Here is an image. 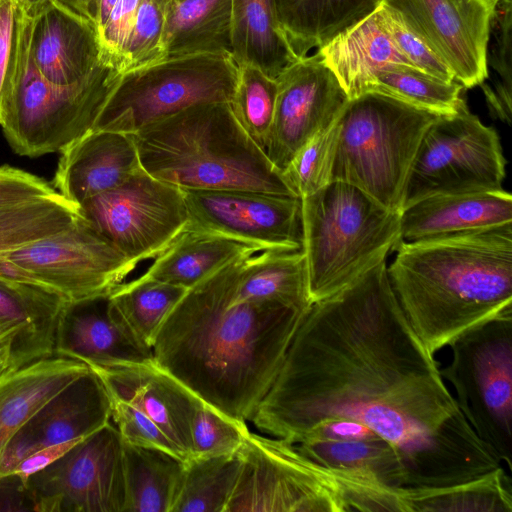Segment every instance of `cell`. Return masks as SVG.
I'll return each instance as SVG.
<instances>
[{"instance_id": "obj_45", "label": "cell", "mask_w": 512, "mask_h": 512, "mask_svg": "<svg viewBox=\"0 0 512 512\" xmlns=\"http://www.w3.org/2000/svg\"><path fill=\"white\" fill-rule=\"evenodd\" d=\"M109 397L111 420L124 441L138 446L161 449L185 461L179 448L151 419L131 404Z\"/></svg>"}, {"instance_id": "obj_42", "label": "cell", "mask_w": 512, "mask_h": 512, "mask_svg": "<svg viewBox=\"0 0 512 512\" xmlns=\"http://www.w3.org/2000/svg\"><path fill=\"white\" fill-rule=\"evenodd\" d=\"M168 0H142L122 55L121 73L165 59L163 30Z\"/></svg>"}, {"instance_id": "obj_16", "label": "cell", "mask_w": 512, "mask_h": 512, "mask_svg": "<svg viewBox=\"0 0 512 512\" xmlns=\"http://www.w3.org/2000/svg\"><path fill=\"white\" fill-rule=\"evenodd\" d=\"M189 225L273 250H302L300 197L252 190L181 189Z\"/></svg>"}, {"instance_id": "obj_50", "label": "cell", "mask_w": 512, "mask_h": 512, "mask_svg": "<svg viewBox=\"0 0 512 512\" xmlns=\"http://www.w3.org/2000/svg\"><path fill=\"white\" fill-rule=\"evenodd\" d=\"M40 448L42 447L37 436L26 423L3 448L0 455V477L14 474L17 467Z\"/></svg>"}, {"instance_id": "obj_19", "label": "cell", "mask_w": 512, "mask_h": 512, "mask_svg": "<svg viewBox=\"0 0 512 512\" xmlns=\"http://www.w3.org/2000/svg\"><path fill=\"white\" fill-rule=\"evenodd\" d=\"M54 356L89 367L154 360L152 348L132 332L111 304L109 293L63 306L55 327Z\"/></svg>"}, {"instance_id": "obj_43", "label": "cell", "mask_w": 512, "mask_h": 512, "mask_svg": "<svg viewBox=\"0 0 512 512\" xmlns=\"http://www.w3.org/2000/svg\"><path fill=\"white\" fill-rule=\"evenodd\" d=\"M249 432L246 422L226 416L203 401L192 423L193 457L208 458L236 454Z\"/></svg>"}, {"instance_id": "obj_27", "label": "cell", "mask_w": 512, "mask_h": 512, "mask_svg": "<svg viewBox=\"0 0 512 512\" xmlns=\"http://www.w3.org/2000/svg\"><path fill=\"white\" fill-rule=\"evenodd\" d=\"M89 370L81 361L51 356L0 377V455L10 438L49 399Z\"/></svg>"}, {"instance_id": "obj_6", "label": "cell", "mask_w": 512, "mask_h": 512, "mask_svg": "<svg viewBox=\"0 0 512 512\" xmlns=\"http://www.w3.org/2000/svg\"><path fill=\"white\" fill-rule=\"evenodd\" d=\"M31 27L32 18L22 11L16 62L0 105V126L15 153L34 158L61 152L90 132L123 74L103 60L77 83L49 81L32 59Z\"/></svg>"}, {"instance_id": "obj_1", "label": "cell", "mask_w": 512, "mask_h": 512, "mask_svg": "<svg viewBox=\"0 0 512 512\" xmlns=\"http://www.w3.org/2000/svg\"><path fill=\"white\" fill-rule=\"evenodd\" d=\"M329 418L356 420L389 442L408 487L460 483L503 465L408 323L386 260L312 303L250 421L297 444Z\"/></svg>"}, {"instance_id": "obj_10", "label": "cell", "mask_w": 512, "mask_h": 512, "mask_svg": "<svg viewBox=\"0 0 512 512\" xmlns=\"http://www.w3.org/2000/svg\"><path fill=\"white\" fill-rule=\"evenodd\" d=\"M505 176L497 131L462 98L455 113L440 116L425 132L407 178L402 210L433 195L501 190Z\"/></svg>"}, {"instance_id": "obj_41", "label": "cell", "mask_w": 512, "mask_h": 512, "mask_svg": "<svg viewBox=\"0 0 512 512\" xmlns=\"http://www.w3.org/2000/svg\"><path fill=\"white\" fill-rule=\"evenodd\" d=\"M339 135L338 118L314 135L293 157L283 174L300 198L332 182Z\"/></svg>"}, {"instance_id": "obj_55", "label": "cell", "mask_w": 512, "mask_h": 512, "mask_svg": "<svg viewBox=\"0 0 512 512\" xmlns=\"http://www.w3.org/2000/svg\"><path fill=\"white\" fill-rule=\"evenodd\" d=\"M23 13L29 17H36L52 0H17Z\"/></svg>"}, {"instance_id": "obj_49", "label": "cell", "mask_w": 512, "mask_h": 512, "mask_svg": "<svg viewBox=\"0 0 512 512\" xmlns=\"http://www.w3.org/2000/svg\"><path fill=\"white\" fill-rule=\"evenodd\" d=\"M378 437L371 428L356 420L329 418L314 426L300 442L307 440L356 441Z\"/></svg>"}, {"instance_id": "obj_30", "label": "cell", "mask_w": 512, "mask_h": 512, "mask_svg": "<svg viewBox=\"0 0 512 512\" xmlns=\"http://www.w3.org/2000/svg\"><path fill=\"white\" fill-rule=\"evenodd\" d=\"M232 56L237 65L252 64L272 79L299 58L277 19L274 0H231Z\"/></svg>"}, {"instance_id": "obj_26", "label": "cell", "mask_w": 512, "mask_h": 512, "mask_svg": "<svg viewBox=\"0 0 512 512\" xmlns=\"http://www.w3.org/2000/svg\"><path fill=\"white\" fill-rule=\"evenodd\" d=\"M111 421V401L90 368L49 399L27 422L41 447L81 439Z\"/></svg>"}, {"instance_id": "obj_29", "label": "cell", "mask_w": 512, "mask_h": 512, "mask_svg": "<svg viewBox=\"0 0 512 512\" xmlns=\"http://www.w3.org/2000/svg\"><path fill=\"white\" fill-rule=\"evenodd\" d=\"M277 19L298 58L352 27L382 0H274Z\"/></svg>"}, {"instance_id": "obj_48", "label": "cell", "mask_w": 512, "mask_h": 512, "mask_svg": "<svg viewBox=\"0 0 512 512\" xmlns=\"http://www.w3.org/2000/svg\"><path fill=\"white\" fill-rule=\"evenodd\" d=\"M55 192L51 185L34 174L9 165L0 166V204Z\"/></svg>"}, {"instance_id": "obj_22", "label": "cell", "mask_w": 512, "mask_h": 512, "mask_svg": "<svg viewBox=\"0 0 512 512\" xmlns=\"http://www.w3.org/2000/svg\"><path fill=\"white\" fill-rule=\"evenodd\" d=\"M512 224V196L504 189L438 194L400 213L403 241L411 242Z\"/></svg>"}, {"instance_id": "obj_57", "label": "cell", "mask_w": 512, "mask_h": 512, "mask_svg": "<svg viewBox=\"0 0 512 512\" xmlns=\"http://www.w3.org/2000/svg\"><path fill=\"white\" fill-rule=\"evenodd\" d=\"M494 7L500 0H488Z\"/></svg>"}, {"instance_id": "obj_38", "label": "cell", "mask_w": 512, "mask_h": 512, "mask_svg": "<svg viewBox=\"0 0 512 512\" xmlns=\"http://www.w3.org/2000/svg\"><path fill=\"white\" fill-rule=\"evenodd\" d=\"M240 467L239 452L187 460L172 512H225Z\"/></svg>"}, {"instance_id": "obj_52", "label": "cell", "mask_w": 512, "mask_h": 512, "mask_svg": "<svg viewBox=\"0 0 512 512\" xmlns=\"http://www.w3.org/2000/svg\"><path fill=\"white\" fill-rule=\"evenodd\" d=\"M0 511H34L26 481L16 474L0 477Z\"/></svg>"}, {"instance_id": "obj_36", "label": "cell", "mask_w": 512, "mask_h": 512, "mask_svg": "<svg viewBox=\"0 0 512 512\" xmlns=\"http://www.w3.org/2000/svg\"><path fill=\"white\" fill-rule=\"evenodd\" d=\"M187 290L140 276L115 286L109 299L138 339L152 348L162 324Z\"/></svg>"}, {"instance_id": "obj_33", "label": "cell", "mask_w": 512, "mask_h": 512, "mask_svg": "<svg viewBox=\"0 0 512 512\" xmlns=\"http://www.w3.org/2000/svg\"><path fill=\"white\" fill-rule=\"evenodd\" d=\"M408 512H512V481L500 466L442 487H406Z\"/></svg>"}, {"instance_id": "obj_35", "label": "cell", "mask_w": 512, "mask_h": 512, "mask_svg": "<svg viewBox=\"0 0 512 512\" xmlns=\"http://www.w3.org/2000/svg\"><path fill=\"white\" fill-rule=\"evenodd\" d=\"M78 215L57 192L0 204V255L67 228Z\"/></svg>"}, {"instance_id": "obj_14", "label": "cell", "mask_w": 512, "mask_h": 512, "mask_svg": "<svg viewBox=\"0 0 512 512\" xmlns=\"http://www.w3.org/2000/svg\"><path fill=\"white\" fill-rule=\"evenodd\" d=\"M1 255L68 302L110 293L136 267L80 214L67 228Z\"/></svg>"}, {"instance_id": "obj_28", "label": "cell", "mask_w": 512, "mask_h": 512, "mask_svg": "<svg viewBox=\"0 0 512 512\" xmlns=\"http://www.w3.org/2000/svg\"><path fill=\"white\" fill-rule=\"evenodd\" d=\"M163 50L165 59L200 53L232 55L231 0H168Z\"/></svg>"}, {"instance_id": "obj_15", "label": "cell", "mask_w": 512, "mask_h": 512, "mask_svg": "<svg viewBox=\"0 0 512 512\" xmlns=\"http://www.w3.org/2000/svg\"><path fill=\"white\" fill-rule=\"evenodd\" d=\"M464 88L485 82L494 6L488 0H382Z\"/></svg>"}, {"instance_id": "obj_44", "label": "cell", "mask_w": 512, "mask_h": 512, "mask_svg": "<svg viewBox=\"0 0 512 512\" xmlns=\"http://www.w3.org/2000/svg\"><path fill=\"white\" fill-rule=\"evenodd\" d=\"M379 11L383 26L409 65L446 81L455 80L451 70L395 12L382 4L379 6Z\"/></svg>"}, {"instance_id": "obj_13", "label": "cell", "mask_w": 512, "mask_h": 512, "mask_svg": "<svg viewBox=\"0 0 512 512\" xmlns=\"http://www.w3.org/2000/svg\"><path fill=\"white\" fill-rule=\"evenodd\" d=\"M37 512H126L123 439L108 422L26 480Z\"/></svg>"}, {"instance_id": "obj_54", "label": "cell", "mask_w": 512, "mask_h": 512, "mask_svg": "<svg viewBox=\"0 0 512 512\" xmlns=\"http://www.w3.org/2000/svg\"><path fill=\"white\" fill-rule=\"evenodd\" d=\"M22 366L13 343L0 335V377Z\"/></svg>"}, {"instance_id": "obj_53", "label": "cell", "mask_w": 512, "mask_h": 512, "mask_svg": "<svg viewBox=\"0 0 512 512\" xmlns=\"http://www.w3.org/2000/svg\"><path fill=\"white\" fill-rule=\"evenodd\" d=\"M52 2L96 26L98 0H52Z\"/></svg>"}, {"instance_id": "obj_47", "label": "cell", "mask_w": 512, "mask_h": 512, "mask_svg": "<svg viewBox=\"0 0 512 512\" xmlns=\"http://www.w3.org/2000/svg\"><path fill=\"white\" fill-rule=\"evenodd\" d=\"M21 15L17 0H0V105L16 62Z\"/></svg>"}, {"instance_id": "obj_12", "label": "cell", "mask_w": 512, "mask_h": 512, "mask_svg": "<svg viewBox=\"0 0 512 512\" xmlns=\"http://www.w3.org/2000/svg\"><path fill=\"white\" fill-rule=\"evenodd\" d=\"M78 211L136 266L154 259L189 224L182 190L144 170L87 199Z\"/></svg>"}, {"instance_id": "obj_4", "label": "cell", "mask_w": 512, "mask_h": 512, "mask_svg": "<svg viewBox=\"0 0 512 512\" xmlns=\"http://www.w3.org/2000/svg\"><path fill=\"white\" fill-rule=\"evenodd\" d=\"M130 136L144 171L180 189L297 196L240 126L229 103L194 105Z\"/></svg>"}, {"instance_id": "obj_40", "label": "cell", "mask_w": 512, "mask_h": 512, "mask_svg": "<svg viewBox=\"0 0 512 512\" xmlns=\"http://www.w3.org/2000/svg\"><path fill=\"white\" fill-rule=\"evenodd\" d=\"M512 0H500L494 7L490 34L495 43L487 53V66L497 74L494 86H480L490 113L502 122L511 124L512 95Z\"/></svg>"}, {"instance_id": "obj_7", "label": "cell", "mask_w": 512, "mask_h": 512, "mask_svg": "<svg viewBox=\"0 0 512 512\" xmlns=\"http://www.w3.org/2000/svg\"><path fill=\"white\" fill-rule=\"evenodd\" d=\"M440 116L378 92L349 99L338 116L332 181L349 183L401 213L420 142Z\"/></svg>"}, {"instance_id": "obj_46", "label": "cell", "mask_w": 512, "mask_h": 512, "mask_svg": "<svg viewBox=\"0 0 512 512\" xmlns=\"http://www.w3.org/2000/svg\"><path fill=\"white\" fill-rule=\"evenodd\" d=\"M142 0H117L99 30L102 59L121 72L122 55Z\"/></svg>"}, {"instance_id": "obj_34", "label": "cell", "mask_w": 512, "mask_h": 512, "mask_svg": "<svg viewBox=\"0 0 512 512\" xmlns=\"http://www.w3.org/2000/svg\"><path fill=\"white\" fill-rule=\"evenodd\" d=\"M295 446L304 456L325 467L361 472L391 487H408L399 453L380 437L356 441L307 440Z\"/></svg>"}, {"instance_id": "obj_17", "label": "cell", "mask_w": 512, "mask_h": 512, "mask_svg": "<svg viewBox=\"0 0 512 512\" xmlns=\"http://www.w3.org/2000/svg\"><path fill=\"white\" fill-rule=\"evenodd\" d=\"M276 81L275 111L265 153L283 172L314 135L338 118L349 97L317 52L293 62Z\"/></svg>"}, {"instance_id": "obj_18", "label": "cell", "mask_w": 512, "mask_h": 512, "mask_svg": "<svg viewBox=\"0 0 512 512\" xmlns=\"http://www.w3.org/2000/svg\"><path fill=\"white\" fill-rule=\"evenodd\" d=\"M109 396L125 401L151 419L179 448L185 461L193 457L191 429L203 402L154 360L90 367Z\"/></svg>"}, {"instance_id": "obj_23", "label": "cell", "mask_w": 512, "mask_h": 512, "mask_svg": "<svg viewBox=\"0 0 512 512\" xmlns=\"http://www.w3.org/2000/svg\"><path fill=\"white\" fill-rule=\"evenodd\" d=\"M67 302L45 286L0 277V335L23 365L54 356L56 322Z\"/></svg>"}, {"instance_id": "obj_39", "label": "cell", "mask_w": 512, "mask_h": 512, "mask_svg": "<svg viewBox=\"0 0 512 512\" xmlns=\"http://www.w3.org/2000/svg\"><path fill=\"white\" fill-rule=\"evenodd\" d=\"M238 68V80L229 104L240 126L265 152L274 117L277 81L252 64Z\"/></svg>"}, {"instance_id": "obj_8", "label": "cell", "mask_w": 512, "mask_h": 512, "mask_svg": "<svg viewBox=\"0 0 512 512\" xmlns=\"http://www.w3.org/2000/svg\"><path fill=\"white\" fill-rule=\"evenodd\" d=\"M238 70L229 53H200L127 72L92 130L133 134L194 105L230 103Z\"/></svg>"}, {"instance_id": "obj_24", "label": "cell", "mask_w": 512, "mask_h": 512, "mask_svg": "<svg viewBox=\"0 0 512 512\" xmlns=\"http://www.w3.org/2000/svg\"><path fill=\"white\" fill-rule=\"evenodd\" d=\"M263 250L269 249L188 224L141 276L189 289L230 263Z\"/></svg>"}, {"instance_id": "obj_32", "label": "cell", "mask_w": 512, "mask_h": 512, "mask_svg": "<svg viewBox=\"0 0 512 512\" xmlns=\"http://www.w3.org/2000/svg\"><path fill=\"white\" fill-rule=\"evenodd\" d=\"M123 447L126 512H172L186 461L164 450L124 440Z\"/></svg>"}, {"instance_id": "obj_56", "label": "cell", "mask_w": 512, "mask_h": 512, "mask_svg": "<svg viewBox=\"0 0 512 512\" xmlns=\"http://www.w3.org/2000/svg\"><path fill=\"white\" fill-rule=\"evenodd\" d=\"M117 0H98L96 27L99 30L104 26L113 6Z\"/></svg>"}, {"instance_id": "obj_51", "label": "cell", "mask_w": 512, "mask_h": 512, "mask_svg": "<svg viewBox=\"0 0 512 512\" xmlns=\"http://www.w3.org/2000/svg\"><path fill=\"white\" fill-rule=\"evenodd\" d=\"M81 439H74L40 448L25 459L15 470L14 474L26 481L31 475L41 471L65 455Z\"/></svg>"}, {"instance_id": "obj_31", "label": "cell", "mask_w": 512, "mask_h": 512, "mask_svg": "<svg viewBox=\"0 0 512 512\" xmlns=\"http://www.w3.org/2000/svg\"><path fill=\"white\" fill-rule=\"evenodd\" d=\"M237 295L245 300L309 308L312 301L303 251L269 249L248 256L240 273Z\"/></svg>"}, {"instance_id": "obj_11", "label": "cell", "mask_w": 512, "mask_h": 512, "mask_svg": "<svg viewBox=\"0 0 512 512\" xmlns=\"http://www.w3.org/2000/svg\"><path fill=\"white\" fill-rule=\"evenodd\" d=\"M225 512H345L334 468L304 456L280 438L249 432Z\"/></svg>"}, {"instance_id": "obj_25", "label": "cell", "mask_w": 512, "mask_h": 512, "mask_svg": "<svg viewBox=\"0 0 512 512\" xmlns=\"http://www.w3.org/2000/svg\"><path fill=\"white\" fill-rule=\"evenodd\" d=\"M317 53L349 99L364 93L381 68L394 63L408 64L383 26L379 7L335 36Z\"/></svg>"}, {"instance_id": "obj_3", "label": "cell", "mask_w": 512, "mask_h": 512, "mask_svg": "<svg viewBox=\"0 0 512 512\" xmlns=\"http://www.w3.org/2000/svg\"><path fill=\"white\" fill-rule=\"evenodd\" d=\"M394 251L390 285L431 354L480 324L512 314V224L401 240Z\"/></svg>"}, {"instance_id": "obj_21", "label": "cell", "mask_w": 512, "mask_h": 512, "mask_svg": "<svg viewBox=\"0 0 512 512\" xmlns=\"http://www.w3.org/2000/svg\"><path fill=\"white\" fill-rule=\"evenodd\" d=\"M30 50L40 73L60 85L83 80L103 61L97 27L53 2L32 18Z\"/></svg>"}, {"instance_id": "obj_9", "label": "cell", "mask_w": 512, "mask_h": 512, "mask_svg": "<svg viewBox=\"0 0 512 512\" xmlns=\"http://www.w3.org/2000/svg\"><path fill=\"white\" fill-rule=\"evenodd\" d=\"M449 347L451 360L440 374L475 433L511 472L512 314L474 327Z\"/></svg>"}, {"instance_id": "obj_5", "label": "cell", "mask_w": 512, "mask_h": 512, "mask_svg": "<svg viewBox=\"0 0 512 512\" xmlns=\"http://www.w3.org/2000/svg\"><path fill=\"white\" fill-rule=\"evenodd\" d=\"M301 201L302 251L312 303L386 260L402 240L400 213L349 183L332 181Z\"/></svg>"}, {"instance_id": "obj_37", "label": "cell", "mask_w": 512, "mask_h": 512, "mask_svg": "<svg viewBox=\"0 0 512 512\" xmlns=\"http://www.w3.org/2000/svg\"><path fill=\"white\" fill-rule=\"evenodd\" d=\"M463 86L446 81L411 65L394 63L375 73L365 92L382 93L438 115L457 111Z\"/></svg>"}, {"instance_id": "obj_20", "label": "cell", "mask_w": 512, "mask_h": 512, "mask_svg": "<svg viewBox=\"0 0 512 512\" xmlns=\"http://www.w3.org/2000/svg\"><path fill=\"white\" fill-rule=\"evenodd\" d=\"M52 187L79 206L144 169L130 134L91 130L60 152Z\"/></svg>"}, {"instance_id": "obj_2", "label": "cell", "mask_w": 512, "mask_h": 512, "mask_svg": "<svg viewBox=\"0 0 512 512\" xmlns=\"http://www.w3.org/2000/svg\"><path fill=\"white\" fill-rule=\"evenodd\" d=\"M248 256L189 288L152 345L161 368L208 405L244 422L273 384L310 308L239 298Z\"/></svg>"}]
</instances>
